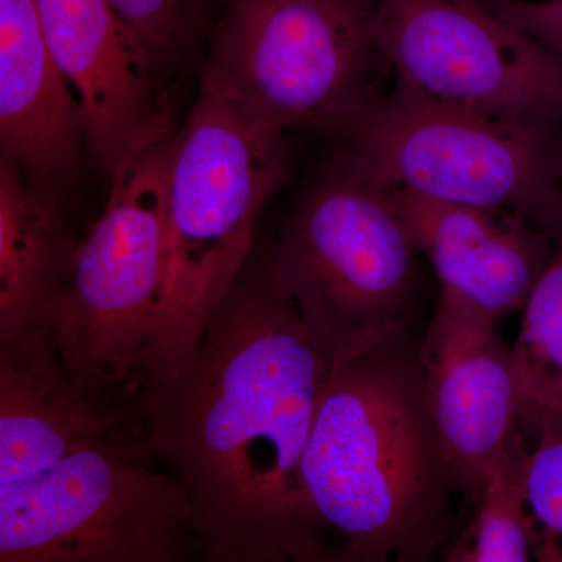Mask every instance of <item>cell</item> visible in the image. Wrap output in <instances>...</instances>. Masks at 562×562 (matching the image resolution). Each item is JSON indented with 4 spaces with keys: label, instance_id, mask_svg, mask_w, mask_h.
Instances as JSON below:
<instances>
[{
    "label": "cell",
    "instance_id": "52a82bcc",
    "mask_svg": "<svg viewBox=\"0 0 562 562\" xmlns=\"http://www.w3.org/2000/svg\"><path fill=\"white\" fill-rule=\"evenodd\" d=\"M417 254L391 188L339 166L306 195L261 273L338 358L406 330Z\"/></svg>",
    "mask_w": 562,
    "mask_h": 562
},
{
    "label": "cell",
    "instance_id": "ffe728a7",
    "mask_svg": "<svg viewBox=\"0 0 562 562\" xmlns=\"http://www.w3.org/2000/svg\"><path fill=\"white\" fill-rule=\"evenodd\" d=\"M506 21L562 61V0H486Z\"/></svg>",
    "mask_w": 562,
    "mask_h": 562
},
{
    "label": "cell",
    "instance_id": "9a60e30c",
    "mask_svg": "<svg viewBox=\"0 0 562 562\" xmlns=\"http://www.w3.org/2000/svg\"><path fill=\"white\" fill-rule=\"evenodd\" d=\"M74 247L57 203L0 158V342L49 325Z\"/></svg>",
    "mask_w": 562,
    "mask_h": 562
},
{
    "label": "cell",
    "instance_id": "4fadbf2b",
    "mask_svg": "<svg viewBox=\"0 0 562 562\" xmlns=\"http://www.w3.org/2000/svg\"><path fill=\"white\" fill-rule=\"evenodd\" d=\"M132 419L127 398L74 382L49 325L0 342V483L116 435Z\"/></svg>",
    "mask_w": 562,
    "mask_h": 562
},
{
    "label": "cell",
    "instance_id": "7c38bea8",
    "mask_svg": "<svg viewBox=\"0 0 562 562\" xmlns=\"http://www.w3.org/2000/svg\"><path fill=\"white\" fill-rule=\"evenodd\" d=\"M392 190V188H391ZM395 206L441 292L492 319L522 310L553 250V236L519 214L392 190Z\"/></svg>",
    "mask_w": 562,
    "mask_h": 562
},
{
    "label": "cell",
    "instance_id": "8fae6325",
    "mask_svg": "<svg viewBox=\"0 0 562 562\" xmlns=\"http://www.w3.org/2000/svg\"><path fill=\"white\" fill-rule=\"evenodd\" d=\"M52 58L79 110L85 150L113 179L172 132L149 47L110 0H35Z\"/></svg>",
    "mask_w": 562,
    "mask_h": 562
},
{
    "label": "cell",
    "instance_id": "44dd1931",
    "mask_svg": "<svg viewBox=\"0 0 562 562\" xmlns=\"http://www.w3.org/2000/svg\"><path fill=\"white\" fill-rule=\"evenodd\" d=\"M535 553L538 554L541 561L562 562L561 543L550 541V539H541L536 546Z\"/></svg>",
    "mask_w": 562,
    "mask_h": 562
},
{
    "label": "cell",
    "instance_id": "8992f818",
    "mask_svg": "<svg viewBox=\"0 0 562 562\" xmlns=\"http://www.w3.org/2000/svg\"><path fill=\"white\" fill-rule=\"evenodd\" d=\"M199 557L179 484L131 427L0 483V562Z\"/></svg>",
    "mask_w": 562,
    "mask_h": 562
},
{
    "label": "cell",
    "instance_id": "7a4b0ae2",
    "mask_svg": "<svg viewBox=\"0 0 562 562\" xmlns=\"http://www.w3.org/2000/svg\"><path fill=\"white\" fill-rule=\"evenodd\" d=\"M302 469L310 506L344 561L424 562L452 539L460 487L406 330L331 358Z\"/></svg>",
    "mask_w": 562,
    "mask_h": 562
},
{
    "label": "cell",
    "instance_id": "30bf717a",
    "mask_svg": "<svg viewBox=\"0 0 562 562\" xmlns=\"http://www.w3.org/2000/svg\"><path fill=\"white\" fill-rule=\"evenodd\" d=\"M420 360L443 457L460 492L479 503L494 473L527 438L512 349L495 319L441 292Z\"/></svg>",
    "mask_w": 562,
    "mask_h": 562
},
{
    "label": "cell",
    "instance_id": "7402d4cb",
    "mask_svg": "<svg viewBox=\"0 0 562 562\" xmlns=\"http://www.w3.org/2000/svg\"><path fill=\"white\" fill-rule=\"evenodd\" d=\"M561 190H562V151H561ZM560 231H562V225Z\"/></svg>",
    "mask_w": 562,
    "mask_h": 562
},
{
    "label": "cell",
    "instance_id": "e0dca14e",
    "mask_svg": "<svg viewBox=\"0 0 562 562\" xmlns=\"http://www.w3.org/2000/svg\"><path fill=\"white\" fill-rule=\"evenodd\" d=\"M528 452L530 443L525 438L494 473L476 503L475 520L454 543L449 561H530L541 531L528 508L525 491Z\"/></svg>",
    "mask_w": 562,
    "mask_h": 562
},
{
    "label": "cell",
    "instance_id": "6da1fadb",
    "mask_svg": "<svg viewBox=\"0 0 562 562\" xmlns=\"http://www.w3.org/2000/svg\"><path fill=\"white\" fill-rule=\"evenodd\" d=\"M330 361L292 303L243 273L190 360L125 397L139 442L187 498L202 560H336L302 469Z\"/></svg>",
    "mask_w": 562,
    "mask_h": 562
},
{
    "label": "cell",
    "instance_id": "3957f363",
    "mask_svg": "<svg viewBox=\"0 0 562 562\" xmlns=\"http://www.w3.org/2000/svg\"><path fill=\"white\" fill-rule=\"evenodd\" d=\"M286 179L283 135L262 128L201 80L171 135L166 181V268L160 319L133 391L190 360L206 325L246 271L255 227Z\"/></svg>",
    "mask_w": 562,
    "mask_h": 562
},
{
    "label": "cell",
    "instance_id": "5b68a950",
    "mask_svg": "<svg viewBox=\"0 0 562 562\" xmlns=\"http://www.w3.org/2000/svg\"><path fill=\"white\" fill-rule=\"evenodd\" d=\"M172 132L122 166L101 220L74 247L49 327L66 371L85 390L127 397L154 347L168 268Z\"/></svg>",
    "mask_w": 562,
    "mask_h": 562
},
{
    "label": "cell",
    "instance_id": "d6986e66",
    "mask_svg": "<svg viewBox=\"0 0 562 562\" xmlns=\"http://www.w3.org/2000/svg\"><path fill=\"white\" fill-rule=\"evenodd\" d=\"M525 491L541 538L562 539V417L532 435Z\"/></svg>",
    "mask_w": 562,
    "mask_h": 562
},
{
    "label": "cell",
    "instance_id": "277c9868",
    "mask_svg": "<svg viewBox=\"0 0 562 562\" xmlns=\"http://www.w3.org/2000/svg\"><path fill=\"white\" fill-rule=\"evenodd\" d=\"M339 166L392 190L505 210L549 235L562 225V131L530 117L447 105L402 90L342 124Z\"/></svg>",
    "mask_w": 562,
    "mask_h": 562
},
{
    "label": "cell",
    "instance_id": "2e32d148",
    "mask_svg": "<svg viewBox=\"0 0 562 562\" xmlns=\"http://www.w3.org/2000/svg\"><path fill=\"white\" fill-rule=\"evenodd\" d=\"M522 310L512 357L528 438L562 417V231Z\"/></svg>",
    "mask_w": 562,
    "mask_h": 562
},
{
    "label": "cell",
    "instance_id": "9c48e42d",
    "mask_svg": "<svg viewBox=\"0 0 562 562\" xmlns=\"http://www.w3.org/2000/svg\"><path fill=\"white\" fill-rule=\"evenodd\" d=\"M371 13L398 90L562 131V61L486 0H371Z\"/></svg>",
    "mask_w": 562,
    "mask_h": 562
},
{
    "label": "cell",
    "instance_id": "ac0fdd59",
    "mask_svg": "<svg viewBox=\"0 0 562 562\" xmlns=\"http://www.w3.org/2000/svg\"><path fill=\"white\" fill-rule=\"evenodd\" d=\"M158 65L183 57L205 22L210 0H110Z\"/></svg>",
    "mask_w": 562,
    "mask_h": 562
},
{
    "label": "cell",
    "instance_id": "5bb4252c",
    "mask_svg": "<svg viewBox=\"0 0 562 562\" xmlns=\"http://www.w3.org/2000/svg\"><path fill=\"white\" fill-rule=\"evenodd\" d=\"M85 150L79 110L35 0H0V158L52 199Z\"/></svg>",
    "mask_w": 562,
    "mask_h": 562
},
{
    "label": "cell",
    "instance_id": "ba28073f",
    "mask_svg": "<svg viewBox=\"0 0 562 562\" xmlns=\"http://www.w3.org/2000/svg\"><path fill=\"white\" fill-rule=\"evenodd\" d=\"M371 0H227L202 80L266 131L333 135L376 98Z\"/></svg>",
    "mask_w": 562,
    "mask_h": 562
}]
</instances>
